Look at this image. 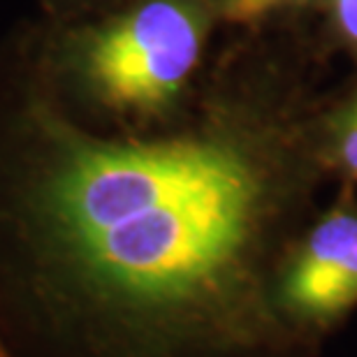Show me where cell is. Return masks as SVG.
I'll use <instances>...</instances> for the list:
<instances>
[{"label": "cell", "mask_w": 357, "mask_h": 357, "mask_svg": "<svg viewBox=\"0 0 357 357\" xmlns=\"http://www.w3.org/2000/svg\"><path fill=\"white\" fill-rule=\"evenodd\" d=\"M309 188L241 137L52 139L0 206V357H320L274 302Z\"/></svg>", "instance_id": "obj_1"}, {"label": "cell", "mask_w": 357, "mask_h": 357, "mask_svg": "<svg viewBox=\"0 0 357 357\" xmlns=\"http://www.w3.org/2000/svg\"><path fill=\"white\" fill-rule=\"evenodd\" d=\"M202 24L181 0H149L82 49V73L107 105L151 112L172 100L197 66Z\"/></svg>", "instance_id": "obj_2"}, {"label": "cell", "mask_w": 357, "mask_h": 357, "mask_svg": "<svg viewBox=\"0 0 357 357\" xmlns=\"http://www.w3.org/2000/svg\"><path fill=\"white\" fill-rule=\"evenodd\" d=\"M274 302L285 327L313 353L357 311V197L341 192L330 209L285 248L274 278Z\"/></svg>", "instance_id": "obj_3"}, {"label": "cell", "mask_w": 357, "mask_h": 357, "mask_svg": "<svg viewBox=\"0 0 357 357\" xmlns=\"http://www.w3.org/2000/svg\"><path fill=\"white\" fill-rule=\"evenodd\" d=\"M327 165L337 169L348 183H357V105L351 114H346L334 135L327 151Z\"/></svg>", "instance_id": "obj_4"}, {"label": "cell", "mask_w": 357, "mask_h": 357, "mask_svg": "<svg viewBox=\"0 0 357 357\" xmlns=\"http://www.w3.org/2000/svg\"><path fill=\"white\" fill-rule=\"evenodd\" d=\"M285 3H290V0H230L227 14L234 21H253Z\"/></svg>", "instance_id": "obj_5"}, {"label": "cell", "mask_w": 357, "mask_h": 357, "mask_svg": "<svg viewBox=\"0 0 357 357\" xmlns=\"http://www.w3.org/2000/svg\"><path fill=\"white\" fill-rule=\"evenodd\" d=\"M337 19L341 31L357 45V0H337Z\"/></svg>", "instance_id": "obj_6"}]
</instances>
